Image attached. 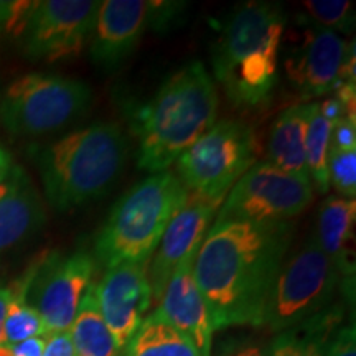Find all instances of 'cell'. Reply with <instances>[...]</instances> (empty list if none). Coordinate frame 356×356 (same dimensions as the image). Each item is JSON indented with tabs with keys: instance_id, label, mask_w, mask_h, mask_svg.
<instances>
[{
	"instance_id": "obj_6",
	"label": "cell",
	"mask_w": 356,
	"mask_h": 356,
	"mask_svg": "<svg viewBox=\"0 0 356 356\" xmlns=\"http://www.w3.org/2000/svg\"><path fill=\"white\" fill-rule=\"evenodd\" d=\"M341 286L340 273L312 233L299 251L280 266L267 297L261 327L279 333L315 317L335 304L333 300Z\"/></svg>"
},
{
	"instance_id": "obj_14",
	"label": "cell",
	"mask_w": 356,
	"mask_h": 356,
	"mask_svg": "<svg viewBox=\"0 0 356 356\" xmlns=\"http://www.w3.org/2000/svg\"><path fill=\"white\" fill-rule=\"evenodd\" d=\"M155 0H104L91 33L92 63L113 71L136 50L147 29L152 26Z\"/></svg>"
},
{
	"instance_id": "obj_11",
	"label": "cell",
	"mask_w": 356,
	"mask_h": 356,
	"mask_svg": "<svg viewBox=\"0 0 356 356\" xmlns=\"http://www.w3.org/2000/svg\"><path fill=\"white\" fill-rule=\"evenodd\" d=\"M101 2L96 0H44L33 2L17 37L33 61L76 58L91 38Z\"/></svg>"
},
{
	"instance_id": "obj_1",
	"label": "cell",
	"mask_w": 356,
	"mask_h": 356,
	"mask_svg": "<svg viewBox=\"0 0 356 356\" xmlns=\"http://www.w3.org/2000/svg\"><path fill=\"white\" fill-rule=\"evenodd\" d=\"M292 234L291 221L215 220L193 261V277L207 302L213 330L261 327Z\"/></svg>"
},
{
	"instance_id": "obj_32",
	"label": "cell",
	"mask_w": 356,
	"mask_h": 356,
	"mask_svg": "<svg viewBox=\"0 0 356 356\" xmlns=\"http://www.w3.org/2000/svg\"><path fill=\"white\" fill-rule=\"evenodd\" d=\"M12 297V289L10 287H0V346L6 343V337H3V325H6L7 317V309L8 302Z\"/></svg>"
},
{
	"instance_id": "obj_5",
	"label": "cell",
	"mask_w": 356,
	"mask_h": 356,
	"mask_svg": "<svg viewBox=\"0 0 356 356\" xmlns=\"http://www.w3.org/2000/svg\"><path fill=\"white\" fill-rule=\"evenodd\" d=\"M188 191L173 172L152 173L118 200L97 231L95 259L106 269L154 256Z\"/></svg>"
},
{
	"instance_id": "obj_23",
	"label": "cell",
	"mask_w": 356,
	"mask_h": 356,
	"mask_svg": "<svg viewBox=\"0 0 356 356\" xmlns=\"http://www.w3.org/2000/svg\"><path fill=\"white\" fill-rule=\"evenodd\" d=\"M332 126L333 124L320 113L318 101H315L314 114H312L309 129H307L305 160L310 184L322 195L327 193L330 188V184H328V152H330Z\"/></svg>"
},
{
	"instance_id": "obj_24",
	"label": "cell",
	"mask_w": 356,
	"mask_h": 356,
	"mask_svg": "<svg viewBox=\"0 0 356 356\" xmlns=\"http://www.w3.org/2000/svg\"><path fill=\"white\" fill-rule=\"evenodd\" d=\"M10 289L12 297L8 302L6 325H3V337H6L3 346H13L29 338L47 335V328L38 312L26 304L24 296L17 289H13V286H10Z\"/></svg>"
},
{
	"instance_id": "obj_28",
	"label": "cell",
	"mask_w": 356,
	"mask_h": 356,
	"mask_svg": "<svg viewBox=\"0 0 356 356\" xmlns=\"http://www.w3.org/2000/svg\"><path fill=\"white\" fill-rule=\"evenodd\" d=\"M325 356H356L355 325L340 327L332 337Z\"/></svg>"
},
{
	"instance_id": "obj_31",
	"label": "cell",
	"mask_w": 356,
	"mask_h": 356,
	"mask_svg": "<svg viewBox=\"0 0 356 356\" xmlns=\"http://www.w3.org/2000/svg\"><path fill=\"white\" fill-rule=\"evenodd\" d=\"M44 337H33L10 346L13 356H42L44 350Z\"/></svg>"
},
{
	"instance_id": "obj_22",
	"label": "cell",
	"mask_w": 356,
	"mask_h": 356,
	"mask_svg": "<svg viewBox=\"0 0 356 356\" xmlns=\"http://www.w3.org/2000/svg\"><path fill=\"white\" fill-rule=\"evenodd\" d=\"M121 356H202L197 346L157 314H150L124 346Z\"/></svg>"
},
{
	"instance_id": "obj_21",
	"label": "cell",
	"mask_w": 356,
	"mask_h": 356,
	"mask_svg": "<svg viewBox=\"0 0 356 356\" xmlns=\"http://www.w3.org/2000/svg\"><path fill=\"white\" fill-rule=\"evenodd\" d=\"M74 356H121L113 333L102 318L96 297V282L84 293L70 328Z\"/></svg>"
},
{
	"instance_id": "obj_2",
	"label": "cell",
	"mask_w": 356,
	"mask_h": 356,
	"mask_svg": "<svg viewBox=\"0 0 356 356\" xmlns=\"http://www.w3.org/2000/svg\"><path fill=\"white\" fill-rule=\"evenodd\" d=\"M215 84L200 61L173 73L152 101L136 113L132 132L139 142L137 165L165 172L216 121Z\"/></svg>"
},
{
	"instance_id": "obj_12",
	"label": "cell",
	"mask_w": 356,
	"mask_h": 356,
	"mask_svg": "<svg viewBox=\"0 0 356 356\" xmlns=\"http://www.w3.org/2000/svg\"><path fill=\"white\" fill-rule=\"evenodd\" d=\"M149 262H124L111 267L96 282L101 315L121 351L139 330L152 305V289L147 274Z\"/></svg>"
},
{
	"instance_id": "obj_19",
	"label": "cell",
	"mask_w": 356,
	"mask_h": 356,
	"mask_svg": "<svg viewBox=\"0 0 356 356\" xmlns=\"http://www.w3.org/2000/svg\"><path fill=\"white\" fill-rule=\"evenodd\" d=\"M315 109V101L287 108L275 119L267 140V160L289 175L309 180L305 160L307 129ZM310 181V180H309Z\"/></svg>"
},
{
	"instance_id": "obj_16",
	"label": "cell",
	"mask_w": 356,
	"mask_h": 356,
	"mask_svg": "<svg viewBox=\"0 0 356 356\" xmlns=\"http://www.w3.org/2000/svg\"><path fill=\"white\" fill-rule=\"evenodd\" d=\"M193 257L181 262L168 279L155 314L190 338L202 356H211L213 325L202 292L193 277Z\"/></svg>"
},
{
	"instance_id": "obj_34",
	"label": "cell",
	"mask_w": 356,
	"mask_h": 356,
	"mask_svg": "<svg viewBox=\"0 0 356 356\" xmlns=\"http://www.w3.org/2000/svg\"><path fill=\"white\" fill-rule=\"evenodd\" d=\"M0 356H13L10 346H0Z\"/></svg>"
},
{
	"instance_id": "obj_27",
	"label": "cell",
	"mask_w": 356,
	"mask_h": 356,
	"mask_svg": "<svg viewBox=\"0 0 356 356\" xmlns=\"http://www.w3.org/2000/svg\"><path fill=\"white\" fill-rule=\"evenodd\" d=\"M330 147L338 150H356V121L341 115L332 126Z\"/></svg>"
},
{
	"instance_id": "obj_7",
	"label": "cell",
	"mask_w": 356,
	"mask_h": 356,
	"mask_svg": "<svg viewBox=\"0 0 356 356\" xmlns=\"http://www.w3.org/2000/svg\"><path fill=\"white\" fill-rule=\"evenodd\" d=\"M92 104L84 81L32 73L15 79L0 99V124L13 136L37 137L78 121Z\"/></svg>"
},
{
	"instance_id": "obj_13",
	"label": "cell",
	"mask_w": 356,
	"mask_h": 356,
	"mask_svg": "<svg viewBox=\"0 0 356 356\" xmlns=\"http://www.w3.org/2000/svg\"><path fill=\"white\" fill-rule=\"evenodd\" d=\"M220 204L188 191L185 203L168 222L152 256L154 259L149 262L147 274L152 289V302L159 304L162 299L173 270L188 257L197 256Z\"/></svg>"
},
{
	"instance_id": "obj_8",
	"label": "cell",
	"mask_w": 356,
	"mask_h": 356,
	"mask_svg": "<svg viewBox=\"0 0 356 356\" xmlns=\"http://www.w3.org/2000/svg\"><path fill=\"white\" fill-rule=\"evenodd\" d=\"M256 142L251 127L220 121L177 160L178 180L190 193L222 203L236 181L254 165Z\"/></svg>"
},
{
	"instance_id": "obj_30",
	"label": "cell",
	"mask_w": 356,
	"mask_h": 356,
	"mask_svg": "<svg viewBox=\"0 0 356 356\" xmlns=\"http://www.w3.org/2000/svg\"><path fill=\"white\" fill-rule=\"evenodd\" d=\"M47 343H44V350L42 356H74L73 341H71L70 330L68 332H58V333H48L44 335Z\"/></svg>"
},
{
	"instance_id": "obj_17",
	"label": "cell",
	"mask_w": 356,
	"mask_h": 356,
	"mask_svg": "<svg viewBox=\"0 0 356 356\" xmlns=\"http://www.w3.org/2000/svg\"><path fill=\"white\" fill-rule=\"evenodd\" d=\"M47 221L38 191L22 167L13 165L0 193V257L33 238Z\"/></svg>"
},
{
	"instance_id": "obj_3",
	"label": "cell",
	"mask_w": 356,
	"mask_h": 356,
	"mask_svg": "<svg viewBox=\"0 0 356 356\" xmlns=\"http://www.w3.org/2000/svg\"><path fill=\"white\" fill-rule=\"evenodd\" d=\"M286 25L284 8L274 2H246L225 22L213 48V70L236 106L256 108L269 99Z\"/></svg>"
},
{
	"instance_id": "obj_29",
	"label": "cell",
	"mask_w": 356,
	"mask_h": 356,
	"mask_svg": "<svg viewBox=\"0 0 356 356\" xmlns=\"http://www.w3.org/2000/svg\"><path fill=\"white\" fill-rule=\"evenodd\" d=\"M216 356H266L264 348L249 338H234L218 348Z\"/></svg>"
},
{
	"instance_id": "obj_26",
	"label": "cell",
	"mask_w": 356,
	"mask_h": 356,
	"mask_svg": "<svg viewBox=\"0 0 356 356\" xmlns=\"http://www.w3.org/2000/svg\"><path fill=\"white\" fill-rule=\"evenodd\" d=\"M328 184L335 186L341 198L355 200L356 150L332 149L328 152Z\"/></svg>"
},
{
	"instance_id": "obj_4",
	"label": "cell",
	"mask_w": 356,
	"mask_h": 356,
	"mask_svg": "<svg viewBox=\"0 0 356 356\" xmlns=\"http://www.w3.org/2000/svg\"><path fill=\"white\" fill-rule=\"evenodd\" d=\"M129 142L113 122L91 126L32 149L48 203L70 211L102 198L126 165Z\"/></svg>"
},
{
	"instance_id": "obj_20",
	"label": "cell",
	"mask_w": 356,
	"mask_h": 356,
	"mask_svg": "<svg viewBox=\"0 0 356 356\" xmlns=\"http://www.w3.org/2000/svg\"><path fill=\"white\" fill-rule=\"evenodd\" d=\"M343 310L333 304L296 327L275 333L264 350L266 356H325L332 337L340 328Z\"/></svg>"
},
{
	"instance_id": "obj_9",
	"label": "cell",
	"mask_w": 356,
	"mask_h": 356,
	"mask_svg": "<svg viewBox=\"0 0 356 356\" xmlns=\"http://www.w3.org/2000/svg\"><path fill=\"white\" fill-rule=\"evenodd\" d=\"M96 267L95 256L84 249L71 254L48 252L33 262L13 289L38 312L47 335L68 332L84 293L92 284Z\"/></svg>"
},
{
	"instance_id": "obj_18",
	"label": "cell",
	"mask_w": 356,
	"mask_h": 356,
	"mask_svg": "<svg viewBox=\"0 0 356 356\" xmlns=\"http://www.w3.org/2000/svg\"><path fill=\"white\" fill-rule=\"evenodd\" d=\"M355 200L328 197L317 216L315 239L341 275V291L348 292L355 280Z\"/></svg>"
},
{
	"instance_id": "obj_15",
	"label": "cell",
	"mask_w": 356,
	"mask_h": 356,
	"mask_svg": "<svg viewBox=\"0 0 356 356\" xmlns=\"http://www.w3.org/2000/svg\"><path fill=\"white\" fill-rule=\"evenodd\" d=\"M350 48L340 35L310 25L286 60V73L293 88L307 99L335 91Z\"/></svg>"
},
{
	"instance_id": "obj_33",
	"label": "cell",
	"mask_w": 356,
	"mask_h": 356,
	"mask_svg": "<svg viewBox=\"0 0 356 356\" xmlns=\"http://www.w3.org/2000/svg\"><path fill=\"white\" fill-rule=\"evenodd\" d=\"M13 163L10 155H8L7 150H3L2 147H0V193H2L3 186L7 184V178L10 175Z\"/></svg>"
},
{
	"instance_id": "obj_10",
	"label": "cell",
	"mask_w": 356,
	"mask_h": 356,
	"mask_svg": "<svg viewBox=\"0 0 356 356\" xmlns=\"http://www.w3.org/2000/svg\"><path fill=\"white\" fill-rule=\"evenodd\" d=\"M314 200L309 180L289 175L269 162H254L226 195L218 221L280 222L299 216Z\"/></svg>"
},
{
	"instance_id": "obj_25",
	"label": "cell",
	"mask_w": 356,
	"mask_h": 356,
	"mask_svg": "<svg viewBox=\"0 0 356 356\" xmlns=\"http://www.w3.org/2000/svg\"><path fill=\"white\" fill-rule=\"evenodd\" d=\"M305 15L302 19L310 22L317 29L337 33H350L355 26V10L348 0H307L302 3Z\"/></svg>"
}]
</instances>
